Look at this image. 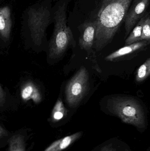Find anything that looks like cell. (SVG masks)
Here are the masks:
<instances>
[{
  "mask_svg": "<svg viewBox=\"0 0 150 151\" xmlns=\"http://www.w3.org/2000/svg\"><path fill=\"white\" fill-rule=\"evenodd\" d=\"M132 0H111L103 2L95 20L96 35L93 47L101 50L113 39L126 17Z\"/></svg>",
  "mask_w": 150,
  "mask_h": 151,
  "instance_id": "6da1fadb",
  "label": "cell"
},
{
  "mask_svg": "<svg viewBox=\"0 0 150 151\" xmlns=\"http://www.w3.org/2000/svg\"><path fill=\"white\" fill-rule=\"evenodd\" d=\"M67 3L59 4L54 13L55 26L49 46V57L51 59L60 58L67 49L75 42L71 29L67 25Z\"/></svg>",
  "mask_w": 150,
  "mask_h": 151,
  "instance_id": "7a4b0ae2",
  "label": "cell"
},
{
  "mask_svg": "<svg viewBox=\"0 0 150 151\" xmlns=\"http://www.w3.org/2000/svg\"><path fill=\"white\" fill-rule=\"evenodd\" d=\"M107 108L110 112L121 119L124 123L140 129L146 125L145 114L137 100L128 97H112L108 99Z\"/></svg>",
  "mask_w": 150,
  "mask_h": 151,
  "instance_id": "3957f363",
  "label": "cell"
},
{
  "mask_svg": "<svg viewBox=\"0 0 150 151\" xmlns=\"http://www.w3.org/2000/svg\"><path fill=\"white\" fill-rule=\"evenodd\" d=\"M89 88V74L84 67H81L67 85L66 100L70 107L77 106L87 94Z\"/></svg>",
  "mask_w": 150,
  "mask_h": 151,
  "instance_id": "277c9868",
  "label": "cell"
},
{
  "mask_svg": "<svg viewBox=\"0 0 150 151\" xmlns=\"http://www.w3.org/2000/svg\"><path fill=\"white\" fill-rule=\"evenodd\" d=\"M51 12L46 6L31 8L28 12V25L35 44H41L45 32L51 21Z\"/></svg>",
  "mask_w": 150,
  "mask_h": 151,
  "instance_id": "5b68a950",
  "label": "cell"
},
{
  "mask_svg": "<svg viewBox=\"0 0 150 151\" xmlns=\"http://www.w3.org/2000/svg\"><path fill=\"white\" fill-rule=\"evenodd\" d=\"M149 1L138 0L131 7L125 17V28L126 36L129 34L139 19L143 17L148 8Z\"/></svg>",
  "mask_w": 150,
  "mask_h": 151,
  "instance_id": "8992f818",
  "label": "cell"
},
{
  "mask_svg": "<svg viewBox=\"0 0 150 151\" xmlns=\"http://www.w3.org/2000/svg\"><path fill=\"white\" fill-rule=\"evenodd\" d=\"M80 32L79 45L82 49L90 50L94 45L96 32L95 21L85 22L79 27Z\"/></svg>",
  "mask_w": 150,
  "mask_h": 151,
  "instance_id": "52a82bcc",
  "label": "cell"
},
{
  "mask_svg": "<svg viewBox=\"0 0 150 151\" xmlns=\"http://www.w3.org/2000/svg\"><path fill=\"white\" fill-rule=\"evenodd\" d=\"M12 27L11 12L9 6H4L0 9V34L4 41L9 38Z\"/></svg>",
  "mask_w": 150,
  "mask_h": 151,
  "instance_id": "ba28073f",
  "label": "cell"
},
{
  "mask_svg": "<svg viewBox=\"0 0 150 151\" xmlns=\"http://www.w3.org/2000/svg\"><path fill=\"white\" fill-rule=\"evenodd\" d=\"M148 42L146 40L143 41L138 42L133 44L127 45L125 47H123L119 49L118 50L113 52L112 54H110L109 55L105 58V60L108 61H113L116 58H119L120 57L123 56L125 55L130 53H133L143 47H145L148 45Z\"/></svg>",
  "mask_w": 150,
  "mask_h": 151,
  "instance_id": "9c48e42d",
  "label": "cell"
},
{
  "mask_svg": "<svg viewBox=\"0 0 150 151\" xmlns=\"http://www.w3.org/2000/svg\"><path fill=\"white\" fill-rule=\"evenodd\" d=\"M21 95L24 100L31 99L35 104L39 103L42 98L38 89L32 82H28L24 85L21 89Z\"/></svg>",
  "mask_w": 150,
  "mask_h": 151,
  "instance_id": "30bf717a",
  "label": "cell"
},
{
  "mask_svg": "<svg viewBox=\"0 0 150 151\" xmlns=\"http://www.w3.org/2000/svg\"><path fill=\"white\" fill-rule=\"evenodd\" d=\"M81 132L76 133L54 142L44 151H61L65 150L81 136Z\"/></svg>",
  "mask_w": 150,
  "mask_h": 151,
  "instance_id": "8fae6325",
  "label": "cell"
},
{
  "mask_svg": "<svg viewBox=\"0 0 150 151\" xmlns=\"http://www.w3.org/2000/svg\"><path fill=\"white\" fill-rule=\"evenodd\" d=\"M145 18L141 19L138 24L133 29V31L126 40L125 43L126 45L133 44L138 42L141 41L142 33L143 26L145 20Z\"/></svg>",
  "mask_w": 150,
  "mask_h": 151,
  "instance_id": "7c38bea8",
  "label": "cell"
},
{
  "mask_svg": "<svg viewBox=\"0 0 150 151\" xmlns=\"http://www.w3.org/2000/svg\"><path fill=\"white\" fill-rule=\"evenodd\" d=\"M67 111L60 99H58L52 112V117L54 121L60 120L67 114Z\"/></svg>",
  "mask_w": 150,
  "mask_h": 151,
  "instance_id": "4fadbf2b",
  "label": "cell"
},
{
  "mask_svg": "<svg viewBox=\"0 0 150 151\" xmlns=\"http://www.w3.org/2000/svg\"><path fill=\"white\" fill-rule=\"evenodd\" d=\"M150 75V58L142 65L137 71L136 80L138 82L144 81Z\"/></svg>",
  "mask_w": 150,
  "mask_h": 151,
  "instance_id": "5bb4252c",
  "label": "cell"
},
{
  "mask_svg": "<svg viewBox=\"0 0 150 151\" xmlns=\"http://www.w3.org/2000/svg\"><path fill=\"white\" fill-rule=\"evenodd\" d=\"M9 151H25L23 138L19 135L13 136L10 141Z\"/></svg>",
  "mask_w": 150,
  "mask_h": 151,
  "instance_id": "9a60e30c",
  "label": "cell"
},
{
  "mask_svg": "<svg viewBox=\"0 0 150 151\" xmlns=\"http://www.w3.org/2000/svg\"><path fill=\"white\" fill-rule=\"evenodd\" d=\"M150 40V17H146L143 26L141 40Z\"/></svg>",
  "mask_w": 150,
  "mask_h": 151,
  "instance_id": "2e32d148",
  "label": "cell"
},
{
  "mask_svg": "<svg viewBox=\"0 0 150 151\" xmlns=\"http://www.w3.org/2000/svg\"><path fill=\"white\" fill-rule=\"evenodd\" d=\"M5 101H6V92L1 85L0 86V106L1 107L4 106Z\"/></svg>",
  "mask_w": 150,
  "mask_h": 151,
  "instance_id": "e0dca14e",
  "label": "cell"
},
{
  "mask_svg": "<svg viewBox=\"0 0 150 151\" xmlns=\"http://www.w3.org/2000/svg\"><path fill=\"white\" fill-rule=\"evenodd\" d=\"M102 151H119L117 149L115 148H114L113 146H111V145H109V146H107L105 149H103V150Z\"/></svg>",
  "mask_w": 150,
  "mask_h": 151,
  "instance_id": "ac0fdd59",
  "label": "cell"
},
{
  "mask_svg": "<svg viewBox=\"0 0 150 151\" xmlns=\"http://www.w3.org/2000/svg\"><path fill=\"white\" fill-rule=\"evenodd\" d=\"M111 1V0H104L103 2H106L108 1Z\"/></svg>",
  "mask_w": 150,
  "mask_h": 151,
  "instance_id": "d6986e66",
  "label": "cell"
}]
</instances>
